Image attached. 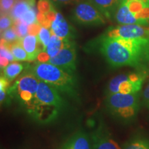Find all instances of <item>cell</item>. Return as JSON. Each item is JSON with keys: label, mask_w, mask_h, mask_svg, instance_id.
<instances>
[{"label": "cell", "mask_w": 149, "mask_h": 149, "mask_svg": "<svg viewBox=\"0 0 149 149\" xmlns=\"http://www.w3.org/2000/svg\"><path fill=\"white\" fill-rule=\"evenodd\" d=\"M94 5L105 17L111 19L113 15H115L117 8L120 4L119 0H88Z\"/></svg>", "instance_id": "2e32d148"}, {"label": "cell", "mask_w": 149, "mask_h": 149, "mask_svg": "<svg viewBox=\"0 0 149 149\" xmlns=\"http://www.w3.org/2000/svg\"><path fill=\"white\" fill-rule=\"evenodd\" d=\"M76 61L75 44L72 40H68L64 47L55 56L51 57L48 62L74 74L76 70Z\"/></svg>", "instance_id": "9c48e42d"}, {"label": "cell", "mask_w": 149, "mask_h": 149, "mask_svg": "<svg viewBox=\"0 0 149 149\" xmlns=\"http://www.w3.org/2000/svg\"><path fill=\"white\" fill-rule=\"evenodd\" d=\"M50 29L53 34L61 39L72 40L75 37L74 29L68 24L64 17L59 12L56 13Z\"/></svg>", "instance_id": "7c38bea8"}, {"label": "cell", "mask_w": 149, "mask_h": 149, "mask_svg": "<svg viewBox=\"0 0 149 149\" xmlns=\"http://www.w3.org/2000/svg\"><path fill=\"white\" fill-rule=\"evenodd\" d=\"M142 97L143 102H144L145 106L149 109V82L143 91Z\"/></svg>", "instance_id": "f1b7e54d"}, {"label": "cell", "mask_w": 149, "mask_h": 149, "mask_svg": "<svg viewBox=\"0 0 149 149\" xmlns=\"http://www.w3.org/2000/svg\"><path fill=\"white\" fill-rule=\"evenodd\" d=\"M106 105L110 113L122 120H130L137 115L139 109V94H108Z\"/></svg>", "instance_id": "5b68a950"}, {"label": "cell", "mask_w": 149, "mask_h": 149, "mask_svg": "<svg viewBox=\"0 0 149 149\" xmlns=\"http://www.w3.org/2000/svg\"><path fill=\"white\" fill-rule=\"evenodd\" d=\"M23 69V64H20L17 61H13L3 68V76L10 82L13 81L17 76L19 75Z\"/></svg>", "instance_id": "d6986e66"}, {"label": "cell", "mask_w": 149, "mask_h": 149, "mask_svg": "<svg viewBox=\"0 0 149 149\" xmlns=\"http://www.w3.org/2000/svg\"><path fill=\"white\" fill-rule=\"evenodd\" d=\"M115 19L120 25L149 23V2L147 0H124L115 13Z\"/></svg>", "instance_id": "277c9868"}, {"label": "cell", "mask_w": 149, "mask_h": 149, "mask_svg": "<svg viewBox=\"0 0 149 149\" xmlns=\"http://www.w3.org/2000/svg\"><path fill=\"white\" fill-rule=\"evenodd\" d=\"M40 81L32 71L26 72L19 78L13 86L9 89L8 93L14 94L27 109L34 100Z\"/></svg>", "instance_id": "8992f818"}, {"label": "cell", "mask_w": 149, "mask_h": 149, "mask_svg": "<svg viewBox=\"0 0 149 149\" xmlns=\"http://www.w3.org/2000/svg\"><path fill=\"white\" fill-rule=\"evenodd\" d=\"M19 39L20 38L16 33V31L13 26L6 29V31L1 33V40L3 41V42L8 44H13V43L17 42Z\"/></svg>", "instance_id": "7402d4cb"}, {"label": "cell", "mask_w": 149, "mask_h": 149, "mask_svg": "<svg viewBox=\"0 0 149 149\" xmlns=\"http://www.w3.org/2000/svg\"><path fill=\"white\" fill-rule=\"evenodd\" d=\"M53 8L50 0H40L37 3V9L40 13L46 14Z\"/></svg>", "instance_id": "4316f807"}, {"label": "cell", "mask_w": 149, "mask_h": 149, "mask_svg": "<svg viewBox=\"0 0 149 149\" xmlns=\"http://www.w3.org/2000/svg\"><path fill=\"white\" fill-rule=\"evenodd\" d=\"M95 44L113 67L137 66L149 51L147 39H124L103 35L98 37Z\"/></svg>", "instance_id": "6da1fadb"}, {"label": "cell", "mask_w": 149, "mask_h": 149, "mask_svg": "<svg viewBox=\"0 0 149 149\" xmlns=\"http://www.w3.org/2000/svg\"><path fill=\"white\" fill-rule=\"evenodd\" d=\"M20 42L29 55L30 61L37 59L39 54L44 51V48L36 35H28L23 38H20Z\"/></svg>", "instance_id": "5bb4252c"}, {"label": "cell", "mask_w": 149, "mask_h": 149, "mask_svg": "<svg viewBox=\"0 0 149 149\" xmlns=\"http://www.w3.org/2000/svg\"><path fill=\"white\" fill-rule=\"evenodd\" d=\"M68 40H69L61 39L60 37H57V35L52 34L47 47L37 56V61L39 62H48V61L51 57L55 56L64 47Z\"/></svg>", "instance_id": "4fadbf2b"}, {"label": "cell", "mask_w": 149, "mask_h": 149, "mask_svg": "<svg viewBox=\"0 0 149 149\" xmlns=\"http://www.w3.org/2000/svg\"><path fill=\"white\" fill-rule=\"evenodd\" d=\"M104 35L124 39L149 40V26L139 24H123L108 29Z\"/></svg>", "instance_id": "30bf717a"}, {"label": "cell", "mask_w": 149, "mask_h": 149, "mask_svg": "<svg viewBox=\"0 0 149 149\" xmlns=\"http://www.w3.org/2000/svg\"><path fill=\"white\" fill-rule=\"evenodd\" d=\"M35 7H33L22 17L19 21H21L26 24L28 26L32 25L33 24L37 23V15L35 12Z\"/></svg>", "instance_id": "603a6c76"}, {"label": "cell", "mask_w": 149, "mask_h": 149, "mask_svg": "<svg viewBox=\"0 0 149 149\" xmlns=\"http://www.w3.org/2000/svg\"><path fill=\"white\" fill-rule=\"evenodd\" d=\"M147 1H148V2H149V0H147Z\"/></svg>", "instance_id": "d6a6232c"}, {"label": "cell", "mask_w": 149, "mask_h": 149, "mask_svg": "<svg viewBox=\"0 0 149 149\" xmlns=\"http://www.w3.org/2000/svg\"><path fill=\"white\" fill-rule=\"evenodd\" d=\"M16 0H1V14H9Z\"/></svg>", "instance_id": "83f0119b"}, {"label": "cell", "mask_w": 149, "mask_h": 149, "mask_svg": "<svg viewBox=\"0 0 149 149\" xmlns=\"http://www.w3.org/2000/svg\"><path fill=\"white\" fill-rule=\"evenodd\" d=\"M65 104L59 91L48 84L40 81L36 95L27 108L31 117L41 123L51 122L64 110Z\"/></svg>", "instance_id": "7a4b0ae2"}, {"label": "cell", "mask_w": 149, "mask_h": 149, "mask_svg": "<svg viewBox=\"0 0 149 149\" xmlns=\"http://www.w3.org/2000/svg\"><path fill=\"white\" fill-rule=\"evenodd\" d=\"M40 81L48 84L59 92L70 97L77 95V81L74 74L48 62H37L31 70Z\"/></svg>", "instance_id": "3957f363"}, {"label": "cell", "mask_w": 149, "mask_h": 149, "mask_svg": "<svg viewBox=\"0 0 149 149\" xmlns=\"http://www.w3.org/2000/svg\"><path fill=\"white\" fill-rule=\"evenodd\" d=\"M119 1H120V3H121V2H122V1H124V0H119Z\"/></svg>", "instance_id": "1f68e13d"}, {"label": "cell", "mask_w": 149, "mask_h": 149, "mask_svg": "<svg viewBox=\"0 0 149 149\" xmlns=\"http://www.w3.org/2000/svg\"><path fill=\"white\" fill-rule=\"evenodd\" d=\"M2 41V40H1ZM6 43V42H5ZM8 48H10L11 53L13 55L15 61H30L29 56L25 51L23 46H22L21 42H20V39L17 42L13 43V44H8L6 43Z\"/></svg>", "instance_id": "ac0fdd59"}, {"label": "cell", "mask_w": 149, "mask_h": 149, "mask_svg": "<svg viewBox=\"0 0 149 149\" xmlns=\"http://www.w3.org/2000/svg\"><path fill=\"white\" fill-rule=\"evenodd\" d=\"M27 1H31V2L35 3V0H27Z\"/></svg>", "instance_id": "4dcf8cb0"}, {"label": "cell", "mask_w": 149, "mask_h": 149, "mask_svg": "<svg viewBox=\"0 0 149 149\" xmlns=\"http://www.w3.org/2000/svg\"><path fill=\"white\" fill-rule=\"evenodd\" d=\"M9 81L3 76L1 75L0 78V101L1 104L6 100V97L8 94Z\"/></svg>", "instance_id": "484cf974"}, {"label": "cell", "mask_w": 149, "mask_h": 149, "mask_svg": "<svg viewBox=\"0 0 149 149\" xmlns=\"http://www.w3.org/2000/svg\"><path fill=\"white\" fill-rule=\"evenodd\" d=\"M122 149H149V139L146 138H135L124 145Z\"/></svg>", "instance_id": "ffe728a7"}, {"label": "cell", "mask_w": 149, "mask_h": 149, "mask_svg": "<svg viewBox=\"0 0 149 149\" xmlns=\"http://www.w3.org/2000/svg\"><path fill=\"white\" fill-rule=\"evenodd\" d=\"M51 36L52 33L51 29H49V28L45 26L41 27L40 32L37 35V38H38L39 42H40V44L42 45L43 48H44V51L47 47L48 43L50 42V40H51Z\"/></svg>", "instance_id": "44dd1931"}, {"label": "cell", "mask_w": 149, "mask_h": 149, "mask_svg": "<svg viewBox=\"0 0 149 149\" xmlns=\"http://www.w3.org/2000/svg\"><path fill=\"white\" fill-rule=\"evenodd\" d=\"M35 3L27 0H16V2L9 15L15 22H18L29 9L35 7Z\"/></svg>", "instance_id": "e0dca14e"}, {"label": "cell", "mask_w": 149, "mask_h": 149, "mask_svg": "<svg viewBox=\"0 0 149 149\" xmlns=\"http://www.w3.org/2000/svg\"><path fill=\"white\" fill-rule=\"evenodd\" d=\"M52 2L59 5H66L70 3H77L81 0H50Z\"/></svg>", "instance_id": "f546056e"}, {"label": "cell", "mask_w": 149, "mask_h": 149, "mask_svg": "<svg viewBox=\"0 0 149 149\" xmlns=\"http://www.w3.org/2000/svg\"><path fill=\"white\" fill-rule=\"evenodd\" d=\"M145 76L138 73L120 74L112 78L107 87V95L113 93L132 94L138 93L142 86Z\"/></svg>", "instance_id": "52a82bcc"}, {"label": "cell", "mask_w": 149, "mask_h": 149, "mask_svg": "<svg viewBox=\"0 0 149 149\" xmlns=\"http://www.w3.org/2000/svg\"><path fill=\"white\" fill-rule=\"evenodd\" d=\"M72 18L83 26H100L106 23V17L88 0H81L72 11Z\"/></svg>", "instance_id": "ba28073f"}, {"label": "cell", "mask_w": 149, "mask_h": 149, "mask_svg": "<svg viewBox=\"0 0 149 149\" xmlns=\"http://www.w3.org/2000/svg\"><path fill=\"white\" fill-rule=\"evenodd\" d=\"M88 135L83 131H78L63 145L61 149H92Z\"/></svg>", "instance_id": "9a60e30c"}, {"label": "cell", "mask_w": 149, "mask_h": 149, "mask_svg": "<svg viewBox=\"0 0 149 149\" xmlns=\"http://www.w3.org/2000/svg\"><path fill=\"white\" fill-rule=\"evenodd\" d=\"M91 139L93 149H122L103 124L93 132Z\"/></svg>", "instance_id": "8fae6325"}, {"label": "cell", "mask_w": 149, "mask_h": 149, "mask_svg": "<svg viewBox=\"0 0 149 149\" xmlns=\"http://www.w3.org/2000/svg\"><path fill=\"white\" fill-rule=\"evenodd\" d=\"M15 24L14 20L9 14H1V20H0V29L1 33L13 26Z\"/></svg>", "instance_id": "d4e9b609"}, {"label": "cell", "mask_w": 149, "mask_h": 149, "mask_svg": "<svg viewBox=\"0 0 149 149\" xmlns=\"http://www.w3.org/2000/svg\"><path fill=\"white\" fill-rule=\"evenodd\" d=\"M13 27L19 38H23L29 35V26L21 21L15 22Z\"/></svg>", "instance_id": "cb8c5ba5"}]
</instances>
